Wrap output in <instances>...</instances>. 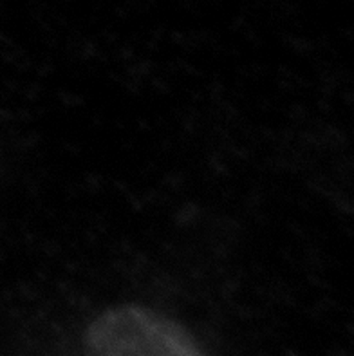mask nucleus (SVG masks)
Returning a JSON list of instances; mask_svg holds the SVG:
<instances>
[{
  "label": "nucleus",
  "mask_w": 354,
  "mask_h": 356,
  "mask_svg": "<svg viewBox=\"0 0 354 356\" xmlns=\"http://www.w3.org/2000/svg\"><path fill=\"white\" fill-rule=\"evenodd\" d=\"M86 356H202L177 322L138 306L102 313L86 333Z\"/></svg>",
  "instance_id": "obj_1"
}]
</instances>
